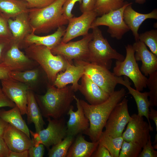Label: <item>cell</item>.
Segmentation results:
<instances>
[{
	"label": "cell",
	"instance_id": "2",
	"mask_svg": "<svg viewBox=\"0 0 157 157\" xmlns=\"http://www.w3.org/2000/svg\"><path fill=\"white\" fill-rule=\"evenodd\" d=\"M74 92L72 86L59 88L48 84L44 94L35 95L42 116L54 119L63 117L67 114L74 100Z\"/></svg>",
	"mask_w": 157,
	"mask_h": 157
},
{
	"label": "cell",
	"instance_id": "15",
	"mask_svg": "<svg viewBox=\"0 0 157 157\" xmlns=\"http://www.w3.org/2000/svg\"><path fill=\"white\" fill-rule=\"evenodd\" d=\"M20 49L19 45L12 41L5 54L3 63L11 71H24L34 68L38 64Z\"/></svg>",
	"mask_w": 157,
	"mask_h": 157
},
{
	"label": "cell",
	"instance_id": "7",
	"mask_svg": "<svg viewBox=\"0 0 157 157\" xmlns=\"http://www.w3.org/2000/svg\"><path fill=\"white\" fill-rule=\"evenodd\" d=\"M82 65L84 74L110 95L115 91L119 77L115 76L106 67L82 60H74Z\"/></svg>",
	"mask_w": 157,
	"mask_h": 157
},
{
	"label": "cell",
	"instance_id": "20",
	"mask_svg": "<svg viewBox=\"0 0 157 157\" xmlns=\"http://www.w3.org/2000/svg\"><path fill=\"white\" fill-rule=\"evenodd\" d=\"M78 90L92 105L104 102L110 96L84 74L81 77V84H79Z\"/></svg>",
	"mask_w": 157,
	"mask_h": 157
},
{
	"label": "cell",
	"instance_id": "23",
	"mask_svg": "<svg viewBox=\"0 0 157 157\" xmlns=\"http://www.w3.org/2000/svg\"><path fill=\"white\" fill-rule=\"evenodd\" d=\"M118 84L123 85L129 91L128 94L132 96L136 102L138 110V114L140 116H144L146 118L150 127L153 130L149 117L150 107L148 99L149 92H142L132 88L131 86V83L126 76L124 79L121 76L120 77Z\"/></svg>",
	"mask_w": 157,
	"mask_h": 157
},
{
	"label": "cell",
	"instance_id": "29",
	"mask_svg": "<svg viewBox=\"0 0 157 157\" xmlns=\"http://www.w3.org/2000/svg\"><path fill=\"white\" fill-rule=\"evenodd\" d=\"M124 140L122 136L113 137L105 134L102 132L98 140L99 144L105 147L112 157H119Z\"/></svg>",
	"mask_w": 157,
	"mask_h": 157
},
{
	"label": "cell",
	"instance_id": "14",
	"mask_svg": "<svg viewBox=\"0 0 157 157\" xmlns=\"http://www.w3.org/2000/svg\"><path fill=\"white\" fill-rule=\"evenodd\" d=\"M47 127L38 133L42 143L48 149L60 142L66 136L67 126L63 117L59 119L47 118Z\"/></svg>",
	"mask_w": 157,
	"mask_h": 157
},
{
	"label": "cell",
	"instance_id": "26",
	"mask_svg": "<svg viewBox=\"0 0 157 157\" xmlns=\"http://www.w3.org/2000/svg\"><path fill=\"white\" fill-rule=\"evenodd\" d=\"M26 114L28 124H34L36 132L39 133L44 129L45 123L43 119L35 95L31 89L28 90L27 92Z\"/></svg>",
	"mask_w": 157,
	"mask_h": 157
},
{
	"label": "cell",
	"instance_id": "9",
	"mask_svg": "<svg viewBox=\"0 0 157 157\" xmlns=\"http://www.w3.org/2000/svg\"><path fill=\"white\" fill-rule=\"evenodd\" d=\"M92 33H88L81 40L69 41L65 43H60L51 50L54 55L62 56L72 64L73 60L87 61L89 54L88 44L92 38Z\"/></svg>",
	"mask_w": 157,
	"mask_h": 157
},
{
	"label": "cell",
	"instance_id": "13",
	"mask_svg": "<svg viewBox=\"0 0 157 157\" xmlns=\"http://www.w3.org/2000/svg\"><path fill=\"white\" fill-rule=\"evenodd\" d=\"M1 81L3 93L19 108L22 115L26 114L27 92L28 90H31V87L10 78Z\"/></svg>",
	"mask_w": 157,
	"mask_h": 157
},
{
	"label": "cell",
	"instance_id": "17",
	"mask_svg": "<svg viewBox=\"0 0 157 157\" xmlns=\"http://www.w3.org/2000/svg\"><path fill=\"white\" fill-rule=\"evenodd\" d=\"M77 110H73L74 107L71 105L67 114L69 117L66 123L67 135L75 137L80 133H83L89 128L90 124L85 117L80 102V99L75 95Z\"/></svg>",
	"mask_w": 157,
	"mask_h": 157
},
{
	"label": "cell",
	"instance_id": "51",
	"mask_svg": "<svg viewBox=\"0 0 157 157\" xmlns=\"http://www.w3.org/2000/svg\"><path fill=\"white\" fill-rule=\"evenodd\" d=\"M154 144V146L153 147L154 149H157V134H156L155 136V139L154 142H153Z\"/></svg>",
	"mask_w": 157,
	"mask_h": 157
},
{
	"label": "cell",
	"instance_id": "52",
	"mask_svg": "<svg viewBox=\"0 0 157 157\" xmlns=\"http://www.w3.org/2000/svg\"><path fill=\"white\" fill-rule=\"evenodd\" d=\"M124 1V0H121ZM135 2L139 3H144L146 0H135Z\"/></svg>",
	"mask_w": 157,
	"mask_h": 157
},
{
	"label": "cell",
	"instance_id": "4",
	"mask_svg": "<svg viewBox=\"0 0 157 157\" xmlns=\"http://www.w3.org/2000/svg\"><path fill=\"white\" fill-rule=\"evenodd\" d=\"M25 51L29 58L41 66L52 84L58 74L66 69L68 61L61 55H53L45 46L33 44L25 48Z\"/></svg>",
	"mask_w": 157,
	"mask_h": 157
},
{
	"label": "cell",
	"instance_id": "34",
	"mask_svg": "<svg viewBox=\"0 0 157 157\" xmlns=\"http://www.w3.org/2000/svg\"><path fill=\"white\" fill-rule=\"evenodd\" d=\"M142 148V147L137 143L124 140L119 157H138Z\"/></svg>",
	"mask_w": 157,
	"mask_h": 157
},
{
	"label": "cell",
	"instance_id": "48",
	"mask_svg": "<svg viewBox=\"0 0 157 157\" xmlns=\"http://www.w3.org/2000/svg\"><path fill=\"white\" fill-rule=\"evenodd\" d=\"M149 119L153 121L155 124L156 127V131H157V111L153 107H149Z\"/></svg>",
	"mask_w": 157,
	"mask_h": 157
},
{
	"label": "cell",
	"instance_id": "25",
	"mask_svg": "<svg viewBox=\"0 0 157 157\" xmlns=\"http://www.w3.org/2000/svg\"><path fill=\"white\" fill-rule=\"evenodd\" d=\"M99 141L89 142L81 133L78 134L71 145L66 157H90L96 150Z\"/></svg>",
	"mask_w": 157,
	"mask_h": 157
},
{
	"label": "cell",
	"instance_id": "8",
	"mask_svg": "<svg viewBox=\"0 0 157 157\" xmlns=\"http://www.w3.org/2000/svg\"><path fill=\"white\" fill-rule=\"evenodd\" d=\"M131 4L132 3L127 2L121 8L96 17L92 23L90 28L100 26H107V32L111 37L121 39L123 35L130 30L125 22L123 15L126 8Z\"/></svg>",
	"mask_w": 157,
	"mask_h": 157
},
{
	"label": "cell",
	"instance_id": "47",
	"mask_svg": "<svg viewBox=\"0 0 157 157\" xmlns=\"http://www.w3.org/2000/svg\"><path fill=\"white\" fill-rule=\"evenodd\" d=\"M29 131L30 134L31 135V140L33 146H37L40 144H42L38 133L36 132L34 133L30 130Z\"/></svg>",
	"mask_w": 157,
	"mask_h": 157
},
{
	"label": "cell",
	"instance_id": "30",
	"mask_svg": "<svg viewBox=\"0 0 157 157\" xmlns=\"http://www.w3.org/2000/svg\"><path fill=\"white\" fill-rule=\"evenodd\" d=\"M9 76L10 78L26 84L30 87V85L38 81L39 76V72L38 69L35 68L24 71H11Z\"/></svg>",
	"mask_w": 157,
	"mask_h": 157
},
{
	"label": "cell",
	"instance_id": "3",
	"mask_svg": "<svg viewBox=\"0 0 157 157\" xmlns=\"http://www.w3.org/2000/svg\"><path fill=\"white\" fill-rule=\"evenodd\" d=\"M66 0H56L42 8L29 9L30 23L35 34L48 33L68 23L63 14L62 7Z\"/></svg>",
	"mask_w": 157,
	"mask_h": 157
},
{
	"label": "cell",
	"instance_id": "6",
	"mask_svg": "<svg viewBox=\"0 0 157 157\" xmlns=\"http://www.w3.org/2000/svg\"><path fill=\"white\" fill-rule=\"evenodd\" d=\"M126 54L122 61L116 60L113 73L117 76H124L133 82L135 89L142 91L147 87V78L140 70L134 56V51L131 44L125 47Z\"/></svg>",
	"mask_w": 157,
	"mask_h": 157
},
{
	"label": "cell",
	"instance_id": "49",
	"mask_svg": "<svg viewBox=\"0 0 157 157\" xmlns=\"http://www.w3.org/2000/svg\"><path fill=\"white\" fill-rule=\"evenodd\" d=\"M8 157H28V150L20 152L10 151Z\"/></svg>",
	"mask_w": 157,
	"mask_h": 157
},
{
	"label": "cell",
	"instance_id": "42",
	"mask_svg": "<svg viewBox=\"0 0 157 157\" xmlns=\"http://www.w3.org/2000/svg\"><path fill=\"white\" fill-rule=\"evenodd\" d=\"M97 0H82L80 9L83 13L93 10Z\"/></svg>",
	"mask_w": 157,
	"mask_h": 157
},
{
	"label": "cell",
	"instance_id": "1",
	"mask_svg": "<svg viewBox=\"0 0 157 157\" xmlns=\"http://www.w3.org/2000/svg\"><path fill=\"white\" fill-rule=\"evenodd\" d=\"M126 92L123 88L115 91L106 101L96 105H91L80 99L84 114L90 124L89 128L83 133L88 136L92 142L98 141L111 112L124 97Z\"/></svg>",
	"mask_w": 157,
	"mask_h": 157
},
{
	"label": "cell",
	"instance_id": "35",
	"mask_svg": "<svg viewBox=\"0 0 157 157\" xmlns=\"http://www.w3.org/2000/svg\"><path fill=\"white\" fill-rule=\"evenodd\" d=\"M147 78V86L149 90V92L150 107L157 106V71L149 75Z\"/></svg>",
	"mask_w": 157,
	"mask_h": 157
},
{
	"label": "cell",
	"instance_id": "40",
	"mask_svg": "<svg viewBox=\"0 0 157 157\" xmlns=\"http://www.w3.org/2000/svg\"><path fill=\"white\" fill-rule=\"evenodd\" d=\"M44 151V146L42 144L37 146H33L28 150V157H42Z\"/></svg>",
	"mask_w": 157,
	"mask_h": 157
},
{
	"label": "cell",
	"instance_id": "22",
	"mask_svg": "<svg viewBox=\"0 0 157 157\" xmlns=\"http://www.w3.org/2000/svg\"><path fill=\"white\" fill-rule=\"evenodd\" d=\"M131 4L126 6L123 13V18L126 24L132 31L135 41H138V30L143 22L149 19H157V10L155 9L151 12L142 14L136 12Z\"/></svg>",
	"mask_w": 157,
	"mask_h": 157
},
{
	"label": "cell",
	"instance_id": "24",
	"mask_svg": "<svg viewBox=\"0 0 157 157\" xmlns=\"http://www.w3.org/2000/svg\"><path fill=\"white\" fill-rule=\"evenodd\" d=\"M66 29L64 26H62L58 28L54 33L45 36H38L32 31L25 38L24 48L34 44L45 46L51 49L60 42Z\"/></svg>",
	"mask_w": 157,
	"mask_h": 157
},
{
	"label": "cell",
	"instance_id": "44",
	"mask_svg": "<svg viewBox=\"0 0 157 157\" xmlns=\"http://www.w3.org/2000/svg\"><path fill=\"white\" fill-rule=\"evenodd\" d=\"M15 106V103L5 94L0 87V108L7 107L13 108Z\"/></svg>",
	"mask_w": 157,
	"mask_h": 157
},
{
	"label": "cell",
	"instance_id": "37",
	"mask_svg": "<svg viewBox=\"0 0 157 157\" xmlns=\"http://www.w3.org/2000/svg\"><path fill=\"white\" fill-rule=\"evenodd\" d=\"M142 148L143 149L138 157H157V151L154 150L153 147L152 146L150 135L149 136L147 142Z\"/></svg>",
	"mask_w": 157,
	"mask_h": 157
},
{
	"label": "cell",
	"instance_id": "16",
	"mask_svg": "<svg viewBox=\"0 0 157 157\" xmlns=\"http://www.w3.org/2000/svg\"><path fill=\"white\" fill-rule=\"evenodd\" d=\"M2 138L9 149L20 152L28 150L33 146L30 137L21 130L8 123Z\"/></svg>",
	"mask_w": 157,
	"mask_h": 157
},
{
	"label": "cell",
	"instance_id": "43",
	"mask_svg": "<svg viewBox=\"0 0 157 157\" xmlns=\"http://www.w3.org/2000/svg\"><path fill=\"white\" fill-rule=\"evenodd\" d=\"M91 157H112V156L108 150L105 147L99 144L97 148Z\"/></svg>",
	"mask_w": 157,
	"mask_h": 157
},
{
	"label": "cell",
	"instance_id": "45",
	"mask_svg": "<svg viewBox=\"0 0 157 157\" xmlns=\"http://www.w3.org/2000/svg\"><path fill=\"white\" fill-rule=\"evenodd\" d=\"M10 151L3 138L0 136V157H8Z\"/></svg>",
	"mask_w": 157,
	"mask_h": 157
},
{
	"label": "cell",
	"instance_id": "12",
	"mask_svg": "<svg viewBox=\"0 0 157 157\" xmlns=\"http://www.w3.org/2000/svg\"><path fill=\"white\" fill-rule=\"evenodd\" d=\"M97 16L96 12L92 10L70 19L60 43H65L76 37L87 35L92 23Z\"/></svg>",
	"mask_w": 157,
	"mask_h": 157
},
{
	"label": "cell",
	"instance_id": "38",
	"mask_svg": "<svg viewBox=\"0 0 157 157\" xmlns=\"http://www.w3.org/2000/svg\"><path fill=\"white\" fill-rule=\"evenodd\" d=\"M82 1V0H65L62 7V11L63 15L68 20L74 16L72 11L76 3L78 2L81 4Z\"/></svg>",
	"mask_w": 157,
	"mask_h": 157
},
{
	"label": "cell",
	"instance_id": "41",
	"mask_svg": "<svg viewBox=\"0 0 157 157\" xmlns=\"http://www.w3.org/2000/svg\"><path fill=\"white\" fill-rule=\"evenodd\" d=\"M11 42V40L0 39V63L3 62L5 54Z\"/></svg>",
	"mask_w": 157,
	"mask_h": 157
},
{
	"label": "cell",
	"instance_id": "28",
	"mask_svg": "<svg viewBox=\"0 0 157 157\" xmlns=\"http://www.w3.org/2000/svg\"><path fill=\"white\" fill-rule=\"evenodd\" d=\"M22 115L19 108L16 105L10 110H0V118L22 131L30 137L29 129Z\"/></svg>",
	"mask_w": 157,
	"mask_h": 157
},
{
	"label": "cell",
	"instance_id": "10",
	"mask_svg": "<svg viewBox=\"0 0 157 157\" xmlns=\"http://www.w3.org/2000/svg\"><path fill=\"white\" fill-rule=\"evenodd\" d=\"M127 99L124 97L111 112L104 127L105 134L113 137L122 136L131 116L128 110Z\"/></svg>",
	"mask_w": 157,
	"mask_h": 157
},
{
	"label": "cell",
	"instance_id": "5",
	"mask_svg": "<svg viewBox=\"0 0 157 157\" xmlns=\"http://www.w3.org/2000/svg\"><path fill=\"white\" fill-rule=\"evenodd\" d=\"M92 29V37L88 44L89 54L87 62L110 69L112 66L113 59L119 61L124 59V56L111 46L98 27Z\"/></svg>",
	"mask_w": 157,
	"mask_h": 157
},
{
	"label": "cell",
	"instance_id": "36",
	"mask_svg": "<svg viewBox=\"0 0 157 157\" xmlns=\"http://www.w3.org/2000/svg\"><path fill=\"white\" fill-rule=\"evenodd\" d=\"M8 20L0 13V39L12 40V35L9 27Z\"/></svg>",
	"mask_w": 157,
	"mask_h": 157
},
{
	"label": "cell",
	"instance_id": "33",
	"mask_svg": "<svg viewBox=\"0 0 157 157\" xmlns=\"http://www.w3.org/2000/svg\"><path fill=\"white\" fill-rule=\"evenodd\" d=\"M138 40L143 43L157 56V30L152 29L139 34Z\"/></svg>",
	"mask_w": 157,
	"mask_h": 157
},
{
	"label": "cell",
	"instance_id": "11",
	"mask_svg": "<svg viewBox=\"0 0 157 157\" xmlns=\"http://www.w3.org/2000/svg\"><path fill=\"white\" fill-rule=\"evenodd\" d=\"M126 130L122 136L124 140L133 142L143 147L147 142L150 132L153 131L143 117L134 113L132 115Z\"/></svg>",
	"mask_w": 157,
	"mask_h": 157
},
{
	"label": "cell",
	"instance_id": "32",
	"mask_svg": "<svg viewBox=\"0 0 157 157\" xmlns=\"http://www.w3.org/2000/svg\"><path fill=\"white\" fill-rule=\"evenodd\" d=\"M74 140V136L66 135L60 142L48 149V157H66L68 150Z\"/></svg>",
	"mask_w": 157,
	"mask_h": 157
},
{
	"label": "cell",
	"instance_id": "46",
	"mask_svg": "<svg viewBox=\"0 0 157 157\" xmlns=\"http://www.w3.org/2000/svg\"><path fill=\"white\" fill-rule=\"evenodd\" d=\"M11 71L4 63H0V80L10 78L9 74Z\"/></svg>",
	"mask_w": 157,
	"mask_h": 157
},
{
	"label": "cell",
	"instance_id": "31",
	"mask_svg": "<svg viewBox=\"0 0 157 157\" xmlns=\"http://www.w3.org/2000/svg\"><path fill=\"white\" fill-rule=\"evenodd\" d=\"M126 3L121 0H97L93 10L100 16L121 8Z\"/></svg>",
	"mask_w": 157,
	"mask_h": 157
},
{
	"label": "cell",
	"instance_id": "39",
	"mask_svg": "<svg viewBox=\"0 0 157 157\" xmlns=\"http://www.w3.org/2000/svg\"><path fill=\"white\" fill-rule=\"evenodd\" d=\"M27 3L29 9L42 8L52 3L56 0H23Z\"/></svg>",
	"mask_w": 157,
	"mask_h": 157
},
{
	"label": "cell",
	"instance_id": "21",
	"mask_svg": "<svg viewBox=\"0 0 157 157\" xmlns=\"http://www.w3.org/2000/svg\"><path fill=\"white\" fill-rule=\"evenodd\" d=\"M72 65L68 62L65 70L58 73L53 85L56 88H61L69 84H72L74 92L78 90L79 84L78 81L84 74V69L82 65L75 63Z\"/></svg>",
	"mask_w": 157,
	"mask_h": 157
},
{
	"label": "cell",
	"instance_id": "19",
	"mask_svg": "<svg viewBox=\"0 0 157 157\" xmlns=\"http://www.w3.org/2000/svg\"><path fill=\"white\" fill-rule=\"evenodd\" d=\"M136 61L142 63L140 70L146 76L157 70V56L149 51L142 42L135 41L132 45Z\"/></svg>",
	"mask_w": 157,
	"mask_h": 157
},
{
	"label": "cell",
	"instance_id": "50",
	"mask_svg": "<svg viewBox=\"0 0 157 157\" xmlns=\"http://www.w3.org/2000/svg\"><path fill=\"white\" fill-rule=\"evenodd\" d=\"M8 124V123L0 117V136L2 137Z\"/></svg>",
	"mask_w": 157,
	"mask_h": 157
},
{
	"label": "cell",
	"instance_id": "27",
	"mask_svg": "<svg viewBox=\"0 0 157 157\" xmlns=\"http://www.w3.org/2000/svg\"><path fill=\"white\" fill-rule=\"evenodd\" d=\"M29 9L26 2L23 0H0V13L8 19L28 13Z\"/></svg>",
	"mask_w": 157,
	"mask_h": 157
},
{
	"label": "cell",
	"instance_id": "18",
	"mask_svg": "<svg viewBox=\"0 0 157 157\" xmlns=\"http://www.w3.org/2000/svg\"><path fill=\"white\" fill-rule=\"evenodd\" d=\"M9 29L12 35V41L24 48V42L26 36L32 31L28 13H22L14 18L8 20Z\"/></svg>",
	"mask_w": 157,
	"mask_h": 157
}]
</instances>
